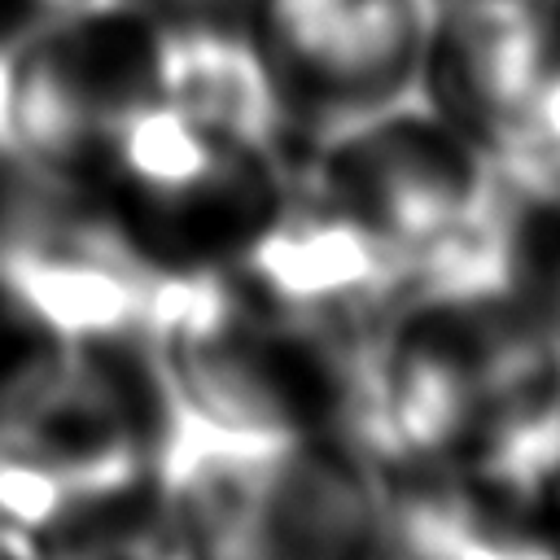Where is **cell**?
Segmentation results:
<instances>
[{
	"label": "cell",
	"instance_id": "obj_1",
	"mask_svg": "<svg viewBox=\"0 0 560 560\" xmlns=\"http://www.w3.org/2000/svg\"><path fill=\"white\" fill-rule=\"evenodd\" d=\"M144 346L171 411L206 429L363 446L368 341L276 311L232 271L162 276Z\"/></svg>",
	"mask_w": 560,
	"mask_h": 560
},
{
	"label": "cell",
	"instance_id": "obj_2",
	"mask_svg": "<svg viewBox=\"0 0 560 560\" xmlns=\"http://www.w3.org/2000/svg\"><path fill=\"white\" fill-rule=\"evenodd\" d=\"M158 503L188 560H381V472L346 438H245L171 411Z\"/></svg>",
	"mask_w": 560,
	"mask_h": 560
},
{
	"label": "cell",
	"instance_id": "obj_3",
	"mask_svg": "<svg viewBox=\"0 0 560 560\" xmlns=\"http://www.w3.org/2000/svg\"><path fill=\"white\" fill-rule=\"evenodd\" d=\"M70 192L158 280L228 271L293 192V158L206 127L149 79L101 127Z\"/></svg>",
	"mask_w": 560,
	"mask_h": 560
},
{
	"label": "cell",
	"instance_id": "obj_4",
	"mask_svg": "<svg viewBox=\"0 0 560 560\" xmlns=\"http://www.w3.org/2000/svg\"><path fill=\"white\" fill-rule=\"evenodd\" d=\"M293 175L398 249L416 284L503 276L508 171L420 96L311 140Z\"/></svg>",
	"mask_w": 560,
	"mask_h": 560
},
{
	"label": "cell",
	"instance_id": "obj_5",
	"mask_svg": "<svg viewBox=\"0 0 560 560\" xmlns=\"http://www.w3.org/2000/svg\"><path fill=\"white\" fill-rule=\"evenodd\" d=\"M438 0H245L254 44L293 144L420 96Z\"/></svg>",
	"mask_w": 560,
	"mask_h": 560
},
{
	"label": "cell",
	"instance_id": "obj_6",
	"mask_svg": "<svg viewBox=\"0 0 560 560\" xmlns=\"http://www.w3.org/2000/svg\"><path fill=\"white\" fill-rule=\"evenodd\" d=\"M254 298L368 341L416 289L411 262L359 219L298 184L228 267Z\"/></svg>",
	"mask_w": 560,
	"mask_h": 560
},
{
	"label": "cell",
	"instance_id": "obj_7",
	"mask_svg": "<svg viewBox=\"0 0 560 560\" xmlns=\"http://www.w3.org/2000/svg\"><path fill=\"white\" fill-rule=\"evenodd\" d=\"M560 44V0H438L420 101L508 162Z\"/></svg>",
	"mask_w": 560,
	"mask_h": 560
},
{
	"label": "cell",
	"instance_id": "obj_8",
	"mask_svg": "<svg viewBox=\"0 0 560 560\" xmlns=\"http://www.w3.org/2000/svg\"><path fill=\"white\" fill-rule=\"evenodd\" d=\"M381 560H560L542 521L433 468H381Z\"/></svg>",
	"mask_w": 560,
	"mask_h": 560
},
{
	"label": "cell",
	"instance_id": "obj_9",
	"mask_svg": "<svg viewBox=\"0 0 560 560\" xmlns=\"http://www.w3.org/2000/svg\"><path fill=\"white\" fill-rule=\"evenodd\" d=\"M149 13V9H144ZM153 18V83L166 101L206 127L293 158L271 79L236 22L210 18Z\"/></svg>",
	"mask_w": 560,
	"mask_h": 560
},
{
	"label": "cell",
	"instance_id": "obj_10",
	"mask_svg": "<svg viewBox=\"0 0 560 560\" xmlns=\"http://www.w3.org/2000/svg\"><path fill=\"white\" fill-rule=\"evenodd\" d=\"M31 547L39 560H188L158 503V486Z\"/></svg>",
	"mask_w": 560,
	"mask_h": 560
},
{
	"label": "cell",
	"instance_id": "obj_11",
	"mask_svg": "<svg viewBox=\"0 0 560 560\" xmlns=\"http://www.w3.org/2000/svg\"><path fill=\"white\" fill-rule=\"evenodd\" d=\"M162 18H210V22H236L245 0H131Z\"/></svg>",
	"mask_w": 560,
	"mask_h": 560
},
{
	"label": "cell",
	"instance_id": "obj_12",
	"mask_svg": "<svg viewBox=\"0 0 560 560\" xmlns=\"http://www.w3.org/2000/svg\"><path fill=\"white\" fill-rule=\"evenodd\" d=\"M534 516L542 521L547 538H551V542H556V551H560V468L551 472V481H547V490H542V499H538Z\"/></svg>",
	"mask_w": 560,
	"mask_h": 560
},
{
	"label": "cell",
	"instance_id": "obj_13",
	"mask_svg": "<svg viewBox=\"0 0 560 560\" xmlns=\"http://www.w3.org/2000/svg\"><path fill=\"white\" fill-rule=\"evenodd\" d=\"M0 560H39V556H35V547L22 534H13V529L0 525Z\"/></svg>",
	"mask_w": 560,
	"mask_h": 560
}]
</instances>
